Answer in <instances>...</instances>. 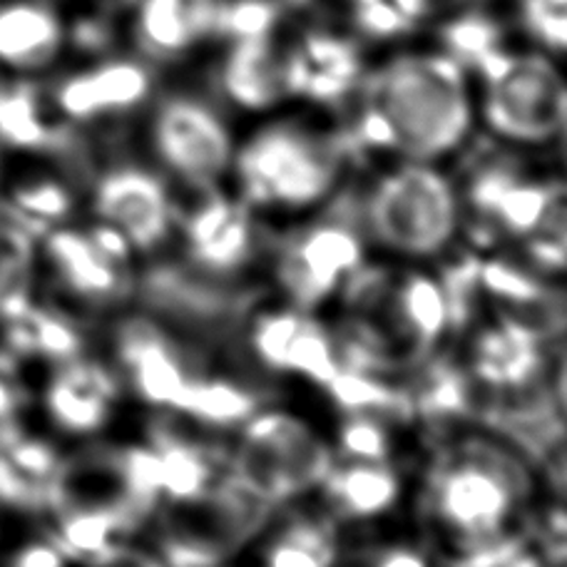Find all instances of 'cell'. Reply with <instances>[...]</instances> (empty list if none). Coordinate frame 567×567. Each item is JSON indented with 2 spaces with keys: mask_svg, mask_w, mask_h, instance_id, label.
<instances>
[{
  "mask_svg": "<svg viewBox=\"0 0 567 567\" xmlns=\"http://www.w3.org/2000/svg\"><path fill=\"white\" fill-rule=\"evenodd\" d=\"M357 97L386 120L399 157L429 165L468 145L478 120L471 73L441 48H406L369 65Z\"/></svg>",
  "mask_w": 567,
  "mask_h": 567,
  "instance_id": "cell-1",
  "label": "cell"
},
{
  "mask_svg": "<svg viewBox=\"0 0 567 567\" xmlns=\"http://www.w3.org/2000/svg\"><path fill=\"white\" fill-rule=\"evenodd\" d=\"M349 159L341 130L329 133L301 120H271L235 150L231 172L245 205L301 209L337 192Z\"/></svg>",
  "mask_w": 567,
  "mask_h": 567,
  "instance_id": "cell-2",
  "label": "cell"
},
{
  "mask_svg": "<svg viewBox=\"0 0 567 567\" xmlns=\"http://www.w3.org/2000/svg\"><path fill=\"white\" fill-rule=\"evenodd\" d=\"M475 113L503 142L543 147L565 133L567 93L558 60L538 48L505 45L471 68Z\"/></svg>",
  "mask_w": 567,
  "mask_h": 567,
  "instance_id": "cell-3",
  "label": "cell"
},
{
  "mask_svg": "<svg viewBox=\"0 0 567 567\" xmlns=\"http://www.w3.org/2000/svg\"><path fill=\"white\" fill-rule=\"evenodd\" d=\"M528 491V473L508 451L488 441L463 443L441 458L429 481V511L458 540L505 533Z\"/></svg>",
  "mask_w": 567,
  "mask_h": 567,
  "instance_id": "cell-4",
  "label": "cell"
},
{
  "mask_svg": "<svg viewBox=\"0 0 567 567\" xmlns=\"http://www.w3.org/2000/svg\"><path fill=\"white\" fill-rule=\"evenodd\" d=\"M363 229L393 255L425 259L458 227V197L439 165L403 159L361 192Z\"/></svg>",
  "mask_w": 567,
  "mask_h": 567,
  "instance_id": "cell-5",
  "label": "cell"
},
{
  "mask_svg": "<svg viewBox=\"0 0 567 567\" xmlns=\"http://www.w3.org/2000/svg\"><path fill=\"white\" fill-rule=\"evenodd\" d=\"M229 475L267 505H281L319 488L333 465L331 445L307 421L287 411L255 413L245 421Z\"/></svg>",
  "mask_w": 567,
  "mask_h": 567,
  "instance_id": "cell-6",
  "label": "cell"
},
{
  "mask_svg": "<svg viewBox=\"0 0 567 567\" xmlns=\"http://www.w3.org/2000/svg\"><path fill=\"white\" fill-rule=\"evenodd\" d=\"M271 505L227 475L189 501L167 503L159 518L165 567H219L267 528Z\"/></svg>",
  "mask_w": 567,
  "mask_h": 567,
  "instance_id": "cell-7",
  "label": "cell"
},
{
  "mask_svg": "<svg viewBox=\"0 0 567 567\" xmlns=\"http://www.w3.org/2000/svg\"><path fill=\"white\" fill-rule=\"evenodd\" d=\"M363 199L359 189H337L323 215L284 241L275 275L293 309L309 311L341 289L363 261Z\"/></svg>",
  "mask_w": 567,
  "mask_h": 567,
  "instance_id": "cell-8",
  "label": "cell"
},
{
  "mask_svg": "<svg viewBox=\"0 0 567 567\" xmlns=\"http://www.w3.org/2000/svg\"><path fill=\"white\" fill-rule=\"evenodd\" d=\"M150 105V147L159 165L189 187L215 189L231 172L237 150L221 105L189 90Z\"/></svg>",
  "mask_w": 567,
  "mask_h": 567,
  "instance_id": "cell-9",
  "label": "cell"
},
{
  "mask_svg": "<svg viewBox=\"0 0 567 567\" xmlns=\"http://www.w3.org/2000/svg\"><path fill=\"white\" fill-rule=\"evenodd\" d=\"M133 291L155 317L202 337H225L235 331L255 303V291L205 275L189 261H162L150 267L133 284Z\"/></svg>",
  "mask_w": 567,
  "mask_h": 567,
  "instance_id": "cell-10",
  "label": "cell"
},
{
  "mask_svg": "<svg viewBox=\"0 0 567 567\" xmlns=\"http://www.w3.org/2000/svg\"><path fill=\"white\" fill-rule=\"evenodd\" d=\"M157 83L159 68L145 58L110 53L70 70L53 85H43V93L58 120L83 127L127 117L147 107L157 95Z\"/></svg>",
  "mask_w": 567,
  "mask_h": 567,
  "instance_id": "cell-11",
  "label": "cell"
},
{
  "mask_svg": "<svg viewBox=\"0 0 567 567\" xmlns=\"http://www.w3.org/2000/svg\"><path fill=\"white\" fill-rule=\"evenodd\" d=\"M369 60L357 35L331 28H303L289 35V97L323 110H347L357 97Z\"/></svg>",
  "mask_w": 567,
  "mask_h": 567,
  "instance_id": "cell-12",
  "label": "cell"
},
{
  "mask_svg": "<svg viewBox=\"0 0 567 567\" xmlns=\"http://www.w3.org/2000/svg\"><path fill=\"white\" fill-rule=\"evenodd\" d=\"M468 205L475 219L495 231L511 237H528L565 205V189L558 179H530L508 157H485L471 172Z\"/></svg>",
  "mask_w": 567,
  "mask_h": 567,
  "instance_id": "cell-13",
  "label": "cell"
},
{
  "mask_svg": "<svg viewBox=\"0 0 567 567\" xmlns=\"http://www.w3.org/2000/svg\"><path fill=\"white\" fill-rule=\"evenodd\" d=\"M93 212L137 251L157 249L175 225L169 187L142 165H115L93 185Z\"/></svg>",
  "mask_w": 567,
  "mask_h": 567,
  "instance_id": "cell-14",
  "label": "cell"
},
{
  "mask_svg": "<svg viewBox=\"0 0 567 567\" xmlns=\"http://www.w3.org/2000/svg\"><path fill=\"white\" fill-rule=\"evenodd\" d=\"M289 28L277 35L221 43L215 63V95L219 103L245 115H267L287 103Z\"/></svg>",
  "mask_w": 567,
  "mask_h": 567,
  "instance_id": "cell-15",
  "label": "cell"
},
{
  "mask_svg": "<svg viewBox=\"0 0 567 567\" xmlns=\"http://www.w3.org/2000/svg\"><path fill=\"white\" fill-rule=\"evenodd\" d=\"M221 8L225 0H140L127 16L130 43L155 68L185 63L217 45Z\"/></svg>",
  "mask_w": 567,
  "mask_h": 567,
  "instance_id": "cell-16",
  "label": "cell"
},
{
  "mask_svg": "<svg viewBox=\"0 0 567 567\" xmlns=\"http://www.w3.org/2000/svg\"><path fill=\"white\" fill-rule=\"evenodd\" d=\"M187 261L205 275L229 279L251 265L259 249V235L249 205L215 189L189 212L185 225Z\"/></svg>",
  "mask_w": 567,
  "mask_h": 567,
  "instance_id": "cell-17",
  "label": "cell"
},
{
  "mask_svg": "<svg viewBox=\"0 0 567 567\" xmlns=\"http://www.w3.org/2000/svg\"><path fill=\"white\" fill-rule=\"evenodd\" d=\"M115 351L137 396L175 411L187 383L197 377L189 353L152 319H125L115 331Z\"/></svg>",
  "mask_w": 567,
  "mask_h": 567,
  "instance_id": "cell-18",
  "label": "cell"
},
{
  "mask_svg": "<svg viewBox=\"0 0 567 567\" xmlns=\"http://www.w3.org/2000/svg\"><path fill=\"white\" fill-rule=\"evenodd\" d=\"M68 55L60 0H0V78L43 80Z\"/></svg>",
  "mask_w": 567,
  "mask_h": 567,
  "instance_id": "cell-19",
  "label": "cell"
},
{
  "mask_svg": "<svg viewBox=\"0 0 567 567\" xmlns=\"http://www.w3.org/2000/svg\"><path fill=\"white\" fill-rule=\"evenodd\" d=\"M48 261L73 297L87 303H113L130 297L133 279L127 265L107 257L90 235L75 229H55L45 239Z\"/></svg>",
  "mask_w": 567,
  "mask_h": 567,
  "instance_id": "cell-20",
  "label": "cell"
},
{
  "mask_svg": "<svg viewBox=\"0 0 567 567\" xmlns=\"http://www.w3.org/2000/svg\"><path fill=\"white\" fill-rule=\"evenodd\" d=\"M117 401V379L97 361H65L48 389V411L60 429L90 435L103 429Z\"/></svg>",
  "mask_w": 567,
  "mask_h": 567,
  "instance_id": "cell-21",
  "label": "cell"
},
{
  "mask_svg": "<svg viewBox=\"0 0 567 567\" xmlns=\"http://www.w3.org/2000/svg\"><path fill=\"white\" fill-rule=\"evenodd\" d=\"M381 311H386L389 317V321L381 323L386 329L391 327V337L406 361L429 359L435 343L449 331V311H445L441 284L421 271L393 284Z\"/></svg>",
  "mask_w": 567,
  "mask_h": 567,
  "instance_id": "cell-22",
  "label": "cell"
},
{
  "mask_svg": "<svg viewBox=\"0 0 567 567\" xmlns=\"http://www.w3.org/2000/svg\"><path fill=\"white\" fill-rule=\"evenodd\" d=\"M543 369V341L511 319L501 317L495 327L475 337L468 373L485 389L530 386L540 381Z\"/></svg>",
  "mask_w": 567,
  "mask_h": 567,
  "instance_id": "cell-23",
  "label": "cell"
},
{
  "mask_svg": "<svg viewBox=\"0 0 567 567\" xmlns=\"http://www.w3.org/2000/svg\"><path fill=\"white\" fill-rule=\"evenodd\" d=\"M319 488L327 493L333 511L341 513L343 518L361 520L386 513L399 501L401 481L389 461H333Z\"/></svg>",
  "mask_w": 567,
  "mask_h": 567,
  "instance_id": "cell-24",
  "label": "cell"
},
{
  "mask_svg": "<svg viewBox=\"0 0 567 567\" xmlns=\"http://www.w3.org/2000/svg\"><path fill=\"white\" fill-rule=\"evenodd\" d=\"M147 443L159 458L162 503L189 501L217 483V463L221 458L209 445L189 441L169 423H157Z\"/></svg>",
  "mask_w": 567,
  "mask_h": 567,
  "instance_id": "cell-25",
  "label": "cell"
},
{
  "mask_svg": "<svg viewBox=\"0 0 567 567\" xmlns=\"http://www.w3.org/2000/svg\"><path fill=\"white\" fill-rule=\"evenodd\" d=\"M409 393L413 413L429 421H458L478 416L481 396L475 379L451 361H431L423 369L416 386Z\"/></svg>",
  "mask_w": 567,
  "mask_h": 567,
  "instance_id": "cell-26",
  "label": "cell"
},
{
  "mask_svg": "<svg viewBox=\"0 0 567 567\" xmlns=\"http://www.w3.org/2000/svg\"><path fill=\"white\" fill-rule=\"evenodd\" d=\"M175 411L192 421L227 429L255 416L259 411V396L231 379H212L197 373L182 391Z\"/></svg>",
  "mask_w": 567,
  "mask_h": 567,
  "instance_id": "cell-27",
  "label": "cell"
},
{
  "mask_svg": "<svg viewBox=\"0 0 567 567\" xmlns=\"http://www.w3.org/2000/svg\"><path fill=\"white\" fill-rule=\"evenodd\" d=\"M505 45H511L508 28L483 6L458 8L435 25V48L458 60L468 73L485 55Z\"/></svg>",
  "mask_w": 567,
  "mask_h": 567,
  "instance_id": "cell-28",
  "label": "cell"
},
{
  "mask_svg": "<svg viewBox=\"0 0 567 567\" xmlns=\"http://www.w3.org/2000/svg\"><path fill=\"white\" fill-rule=\"evenodd\" d=\"M337 535L327 518L299 515L271 538L265 567H333Z\"/></svg>",
  "mask_w": 567,
  "mask_h": 567,
  "instance_id": "cell-29",
  "label": "cell"
},
{
  "mask_svg": "<svg viewBox=\"0 0 567 567\" xmlns=\"http://www.w3.org/2000/svg\"><path fill=\"white\" fill-rule=\"evenodd\" d=\"M333 403L347 413H373V416L411 419L413 409L409 393L389 386L381 377L361 371L339 369L337 377L323 389Z\"/></svg>",
  "mask_w": 567,
  "mask_h": 567,
  "instance_id": "cell-30",
  "label": "cell"
},
{
  "mask_svg": "<svg viewBox=\"0 0 567 567\" xmlns=\"http://www.w3.org/2000/svg\"><path fill=\"white\" fill-rule=\"evenodd\" d=\"M339 359L333 351L331 333L321 327V323L301 313V319L293 329L291 339L284 349V357L279 363V371L293 373V377L309 379L317 386L327 389L331 379L339 373Z\"/></svg>",
  "mask_w": 567,
  "mask_h": 567,
  "instance_id": "cell-31",
  "label": "cell"
},
{
  "mask_svg": "<svg viewBox=\"0 0 567 567\" xmlns=\"http://www.w3.org/2000/svg\"><path fill=\"white\" fill-rule=\"evenodd\" d=\"M291 6L287 0H225L219 16L217 45L229 40H255L277 35L289 28Z\"/></svg>",
  "mask_w": 567,
  "mask_h": 567,
  "instance_id": "cell-32",
  "label": "cell"
},
{
  "mask_svg": "<svg viewBox=\"0 0 567 567\" xmlns=\"http://www.w3.org/2000/svg\"><path fill=\"white\" fill-rule=\"evenodd\" d=\"M18 321V339L23 349L38 351L53 361H73L80 357L83 349V339H80L78 329L63 317H55L50 311H33L25 309Z\"/></svg>",
  "mask_w": 567,
  "mask_h": 567,
  "instance_id": "cell-33",
  "label": "cell"
},
{
  "mask_svg": "<svg viewBox=\"0 0 567 567\" xmlns=\"http://www.w3.org/2000/svg\"><path fill=\"white\" fill-rule=\"evenodd\" d=\"M439 284L445 297V311H449V329L461 331L473 321L481 299V259L465 255L445 265Z\"/></svg>",
  "mask_w": 567,
  "mask_h": 567,
  "instance_id": "cell-34",
  "label": "cell"
},
{
  "mask_svg": "<svg viewBox=\"0 0 567 567\" xmlns=\"http://www.w3.org/2000/svg\"><path fill=\"white\" fill-rule=\"evenodd\" d=\"M518 20L533 48L560 60L567 40V10L550 0H518Z\"/></svg>",
  "mask_w": 567,
  "mask_h": 567,
  "instance_id": "cell-35",
  "label": "cell"
},
{
  "mask_svg": "<svg viewBox=\"0 0 567 567\" xmlns=\"http://www.w3.org/2000/svg\"><path fill=\"white\" fill-rule=\"evenodd\" d=\"M339 451L347 461H389V431L373 413H349L339 429Z\"/></svg>",
  "mask_w": 567,
  "mask_h": 567,
  "instance_id": "cell-36",
  "label": "cell"
},
{
  "mask_svg": "<svg viewBox=\"0 0 567 567\" xmlns=\"http://www.w3.org/2000/svg\"><path fill=\"white\" fill-rule=\"evenodd\" d=\"M18 212L30 221H58L65 219L73 209V195L68 185L50 177H40L16 192Z\"/></svg>",
  "mask_w": 567,
  "mask_h": 567,
  "instance_id": "cell-37",
  "label": "cell"
},
{
  "mask_svg": "<svg viewBox=\"0 0 567 567\" xmlns=\"http://www.w3.org/2000/svg\"><path fill=\"white\" fill-rule=\"evenodd\" d=\"M23 401L25 396L18 386V379L13 377V369H10L6 357H0V443L16 441V419Z\"/></svg>",
  "mask_w": 567,
  "mask_h": 567,
  "instance_id": "cell-38",
  "label": "cell"
},
{
  "mask_svg": "<svg viewBox=\"0 0 567 567\" xmlns=\"http://www.w3.org/2000/svg\"><path fill=\"white\" fill-rule=\"evenodd\" d=\"M90 567H165L159 558L150 555L145 550L127 548V545H113L107 553L100 555V558L90 560Z\"/></svg>",
  "mask_w": 567,
  "mask_h": 567,
  "instance_id": "cell-39",
  "label": "cell"
},
{
  "mask_svg": "<svg viewBox=\"0 0 567 567\" xmlns=\"http://www.w3.org/2000/svg\"><path fill=\"white\" fill-rule=\"evenodd\" d=\"M373 567H429L423 560V555L411 548H389L383 550L377 560H373Z\"/></svg>",
  "mask_w": 567,
  "mask_h": 567,
  "instance_id": "cell-40",
  "label": "cell"
},
{
  "mask_svg": "<svg viewBox=\"0 0 567 567\" xmlns=\"http://www.w3.org/2000/svg\"><path fill=\"white\" fill-rule=\"evenodd\" d=\"M85 3L90 10H95V13L110 18L113 23H120V20H127V16L133 13L140 0H85Z\"/></svg>",
  "mask_w": 567,
  "mask_h": 567,
  "instance_id": "cell-41",
  "label": "cell"
},
{
  "mask_svg": "<svg viewBox=\"0 0 567 567\" xmlns=\"http://www.w3.org/2000/svg\"><path fill=\"white\" fill-rule=\"evenodd\" d=\"M485 0H439V8L443 10V8H453V10H458V8H471V6H483Z\"/></svg>",
  "mask_w": 567,
  "mask_h": 567,
  "instance_id": "cell-42",
  "label": "cell"
},
{
  "mask_svg": "<svg viewBox=\"0 0 567 567\" xmlns=\"http://www.w3.org/2000/svg\"><path fill=\"white\" fill-rule=\"evenodd\" d=\"M287 3H289L291 8H307V6L313 3V0H287Z\"/></svg>",
  "mask_w": 567,
  "mask_h": 567,
  "instance_id": "cell-43",
  "label": "cell"
}]
</instances>
